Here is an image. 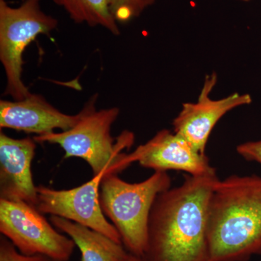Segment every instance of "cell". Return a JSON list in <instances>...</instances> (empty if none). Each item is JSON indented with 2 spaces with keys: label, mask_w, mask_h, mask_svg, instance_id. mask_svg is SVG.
Here are the masks:
<instances>
[{
  "label": "cell",
  "mask_w": 261,
  "mask_h": 261,
  "mask_svg": "<svg viewBox=\"0 0 261 261\" xmlns=\"http://www.w3.org/2000/svg\"><path fill=\"white\" fill-rule=\"evenodd\" d=\"M155 0H111V10L118 23H126L140 16Z\"/></svg>",
  "instance_id": "cell-14"
},
{
  "label": "cell",
  "mask_w": 261,
  "mask_h": 261,
  "mask_svg": "<svg viewBox=\"0 0 261 261\" xmlns=\"http://www.w3.org/2000/svg\"><path fill=\"white\" fill-rule=\"evenodd\" d=\"M97 95L91 97L82 111V116L73 128L61 132L36 135L37 143L58 145L65 152V159L79 158L88 163L93 176L105 173L118 174L132 162L130 154L122 151L129 148L135 140L130 132L114 139L111 127L119 116L118 108L96 109Z\"/></svg>",
  "instance_id": "cell-3"
},
{
  "label": "cell",
  "mask_w": 261,
  "mask_h": 261,
  "mask_svg": "<svg viewBox=\"0 0 261 261\" xmlns=\"http://www.w3.org/2000/svg\"><path fill=\"white\" fill-rule=\"evenodd\" d=\"M51 224L66 233L80 248L82 261H124L128 256L123 244L70 220L50 216Z\"/></svg>",
  "instance_id": "cell-12"
},
{
  "label": "cell",
  "mask_w": 261,
  "mask_h": 261,
  "mask_svg": "<svg viewBox=\"0 0 261 261\" xmlns=\"http://www.w3.org/2000/svg\"><path fill=\"white\" fill-rule=\"evenodd\" d=\"M217 79L216 73L206 75L197 102L184 103L173 121V132L202 154H205L209 137L219 120L231 110L252 102L250 94L237 92L221 99H211Z\"/></svg>",
  "instance_id": "cell-8"
},
{
  "label": "cell",
  "mask_w": 261,
  "mask_h": 261,
  "mask_svg": "<svg viewBox=\"0 0 261 261\" xmlns=\"http://www.w3.org/2000/svg\"><path fill=\"white\" fill-rule=\"evenodd\" d=\"M0 232L25 255H43L68 261L75 244L56 231L35 205L0 199Z\"/></svg>",
  "instance_id": "cell-6"
},
{
  "label": "cell",
  "mask_w": 261,
  "mask_h": 261,
  "mask_svg": "<svg viewBox=\"0 0 261 261\" xmlns=\"http://www.w3.org/2000/svg\"><path fill=\"white\" fill-rule=\"evenodd\" d=\"M239 1L245 2V3H247V2L250 1V0H239Z\"/></svg>",
  "instance_id": "cell-18"
},
{
  "label": "cell",
  "mask_w": 261,
  "mask_h": 261,
  "mask_svg": "<svg viewBox=\"0 0 261 261\" xmlns=\"http://www.w3.org/2000/svg\"><path fill=\"white\" fill-rule=\"evenodd\" d=\"M218 180L216 173L188 175L180 186L156 197L141 261H211L207 215Z\"/></svg>",
  "instance_id": "cell-1"
},
{
  "label": "cell",
  "mask_w": 261,
  "mask_h": 261,
  "mask_svg": "<svg viewBox=\"0 0 261 261\" xmlns=\"http://www.w3.org/2000/svg\"><path fill=\"white\" fill-rule=\"evenodd\" d=\"M124 261H141L140 259L137 258V257L134 256V255L128 254V256L125 259Z\"/></svg>",
  "instance_id": "cell-17"
},
{
  "label": "cell",
  "mask_w": 261,
  "mask_h": 261,
  "mask_svg": "<svg viewBox=\"0 0 261 261\" xmlns=\"http://www.w3.org/2000/svg\"><path fill=\"white\" fill-rule=\"evenodd\" d=\"M0 261H53L43 255H25L5 237L0 239Z\"/></svg>",
  "instance_id": "cell-15"
},
{
  "label": "cell",
  "mask_w": 261,
  "mask_h": 261,
  "mask_svg": "<svg viewBox=\"0 0 261 261\" xmlns=\"http://www.w3.org/2000/svg\"><path fill=\"white\" fill-rule=\"evenodd\" d=\"M105 173L70 190H54L37 186L36 207L42 214L59 216L87 226L122 243L121 236L103 214L99 203V187Z\"/></svg>",
  "instance_id": "cell-7"
},
{
  "label": "cell",
  "mask_w": 261,
  "mask_h": 261,
  "mask_svg": "<svg viewBox=\"0 0 261 261\" xmlns=\"http://www.w3.org/2000/svg\"><path fill=\"white\" fill-rule=\"evenodd\" d=\"M237 151L247 161L261 164V140L241 144L237 147Z\"/></svg>",
  "instance_id": "cell-16"
},
{
  "label": "cell",
  "mask_w": 261,
  "mask_h": 261,
  "mask_svg": "<svg viewBox=\"0 0 261 261\" xmlns=\"http://www.w3.org/2000/svg\"><path fill=\"white\" fill-rule=\"evenodd\" d=\"M132 162L155 171H182L194 176L216 173L205 154L200 153L175 132L163 129L130 154Z\"/></svg>",
  "instance_id": "cell-9"
},
{
  "label": "cell",
  "mask_w": 261,
  "mask_h": 261,
  "mask_svg": "<svg viewBox=\"0 0 261 261\" xmlns=\"http://www.w3.org/2000/svg\"><path fill=\"white\" fill-rule=\"evenodd\" d=\"M42 0H24L16 8L0 1V61L6 75L5 95L21 100L30 95L22 80L23 55L39 35L56 30L58 20L42 10Z\"/></svg>",
  "instance_id": "cell-5"
},
{
  "label": "cell",
  "mask_w": 261,
  "mask_h": 261,
  "mask_svg": "<svg viewBox=\"0 0 261 261\" xmlns=\"http://www.w3.org/2000/svg\"><path fill=\"white\" fill-rule=\"evenodd\" d=\"M0 1H6V0H0Z\"/></svg>",
  "instance_id": "cell-19"
},
{
  "label": "cell",
  "mask_w": 261,
  "mask_h": 261,
  "mask_svg": "<svg viewBox=\"0 0 261 261\" xmlns=\"http://www.w3.org/2000/svg\"><path fill=\"white\" fill-rule=\"evenodd\" d=\"M68 13L75 23L100 27L115 36L120 35L118 22L111 10V0H53Z\"/></svg>",
  "instance_id": "cell-13"
},
{
  "label": "cell",
  "mask_w": 261,
  "mask_h": 261,
  "mask_svg": "<svg viewBox=\"0 0 261 261\" xmlns=\"http://www.w3.org/2000/svg\"><path fill=\"white\" fill-rule=\"evenodd\" d=\"M82 116L62 113L40 94H31L21 100L0 101V128L22 130L38 136L56 129L73 128Z\"/></svg>",
  "instance_id": "cell-11"
},
{
  "label": "cell",
  "mask_w": 261,
  "mask_h": 261,
  "mask_svg": "<svg viewBox=\"0 0 261 261\" xmlns=\"http://www.w3.org/2000/svg\"><path fill=\"white\" fill-rule=\"evenodd\" d=\"M167 171H155L145 181L130 184L118 174L106 175L99 187L103 214L115 226L128 253L142 258L147 240L149 214L156 197L171 188Z\"/></svg>",
  "instance_id": "cell-4"
},
{
  "label": "cell",
  "mask_w": 261,
  "mask_h": 261,
  "mask_svg": "<svg viewBox=\"0 0 261 261\" xmlns=\"http://www.w3.org/2000/svg\"><path fill=\"white\" fill-rule=\"evenodd\" d=\"M211 261H248L261 255V178L218 180L207 215Z\"/></svg>",
  "instance_id": "cell-2"
},
{
  "label": "cell",
  "mask_w": 261,
  "mask_h": 261,
  "mask_svg": "<svg viewBox=\"0 0 261 261\" xmlns=\"http://www.w3.org/2000/svg\"><path fill=\"white\" fill-rule=\"evenodd\" d=\"M37 143L34 138H12L0 133V199L37 205L32 164Z\"/></svg>",
  "instance_id": "cell-10"
}]
</instances>
